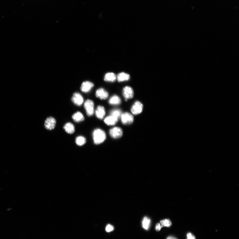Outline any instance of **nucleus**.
I'll return each instance as SVG.
<instances>
[{"mask_svg":"<svg viewBox=\"0 0 239 239\" xmlns=\"http://www.w3.org/2000/svg\"><path fill=\"white\" fill-rule=\"evenodd\" d=\"M93 137L94 143L96 145H99L105 141L106 136L104 131L100 129H97L94 131Z\"/></svg>","mask_w":239,"mask_h":239,"instance_id":"obj_1","label":"nucleus"},{"mask_svg":"<svg viewBox=\"0 0 239 239\" xmlns=\"http://www.w3.org/2000/svg\"><path fill=\"white\" fill-rule=\"evenodd\" d=\"M87 115L92 116L94 113V103L93 101L88 100L86 101L84 104Z\"/></svg>","mask_w":239,"mask_h":239,"instance_id":"obj_2","label":"nucleus"},{"mask_svg":"<svg viewBox=\"0 0 239 239\" xmlns=\"http://www.w3.org/2000/svg\"><path fill=\"white\" fill-rule=\"evenodd\" d=\"M121 118L122 123L125 125L131 124L133 122L134 120L133 116L130 113L128 112L122 114Z\"/></svg>","mask_w":239,"mask_h":239,"instance_id":"obj_3","label":"nucleus"},{"mask_svg":"<svg viewBox=\"0 0 239 239\" xmlns=\"http://www.w3.org/2000/svg\"><path fill=\"white\" fill-rule=\"evenodd\" d=\"M109 134L111 137L114 139H118L122 136L123 131L121 128L115 127L110 130Z\"/></svg>","mask_w":239,"mask_h":239,"instance_id":"obj_4","label":"nucleus"},{"mask_svg":"<svg viewBox=\"0 0 239 239\" xmlns=\"http://www.w3.org/2000/svg\"><path fill=\"white\" fill-rule=\"evenodd\" d=\"M143 108V105L141 102L136 101L132 106L131 111L132 114L137 115L142 113Z\"/></svg>","mask_w":239,"mask_h":239,"instance_id":"obj_5","label":"nucleus"},{"mask_svg":"<svg viewBox=\"0 0 239 239\" xmlns=\"http://www.w3.org/2000/svg\"><path fill=\"white\" fill-rule=\"evenodd\" d=\"M56 124V120L54 117H50L45 120L44 126L45 129L49 130H52L55 128Z\"/></svg>","mask_w":239,"mask_h":239,"instance_id":"obj_6","label":"nucleus"},{"mask_svg":"<svg viewBox=\"0 0 239 239\" xmlns=\"http://www.w3.org/2000/svg\"><path fill=\"white\" fill-rule=\"evenodd\" d=\"M134 93L133 89L131 87L129 86L125 87L123 90V95L125 100L127 101L130 99L134 96Z\"/></svg>","mask_w":239,"mask_h":239,"instance_id":"obj_7","label":"nucleus"},{"mask_svg":"<svg viewBox=\"0 0 239 239\" xmlns=\"http://www.w3.org/2000/svg\"><path fill=\"white\" fill-rule=\"evenodd\" d=\"M71 100L74 103L78 106H81L84 101V99L81 94L78 92L74 93Z\"/></svg>","mask_w":239,"mask_h":239,"instance_id":"obj_8","label":"nucleus"},{"mask_svg":"<svg viewBox=\"0 0 239 239\" xmlns=\"http://www.w3.org/2000/svg\"><path fill=\"white\" fill-rule=\"evenodd\" d=\"M109 96L108 92L103 88H100L96 91V96L97 97L101 100H105Z\"/></svg>","mask_w":239,"mask_h":239,"instance_id":"obj_9","label":"nucleus"},{"mask_svg":"<svg viewBox=\"0 0 239 239\" xmlns=\"http://www.w3.org/2000/svg\"><path fill=\"white\" fill-rule=\"evenodd\" d=\"M94 86L93 83L89 81H86L83 82L81 86V89L82 92L87 93L90 92Z\"/></svg>","mask_w":239,"mask_h":239,"instance_id":"obj_10","label":"nucleus"},{"mask_svg":"<svg viewBox=\"0 0 239 239\" xmlns=\"http://www.w3.org/2000/svg\"><path fill=\"white\" fill-rule=\"evenodd\" d=\"M106 114L105 108L102 106H98L96 111V115L98 118L102 119L104 118Z\"/></svg>","mask_w":239,"mask_h":239,"instance_id":"obj_11","label":"nucleus"},{"mask_svg":"<svg viewBox=\"0 0 239 239\" xmlns=\"http://www.w3.org/2000/svg\"><path fill=\"white\" fill-rule=\"evenodd\" d=\"M118 119L111 115L106 117L104 120L105 123L108 126H113L115 125L118 121Z\"/></svg>","mask_w":239,"mask_h":239,"instance_id":"obj_12","label":"nucleus"},{"mask_svg":"<svg viewBox=\"0 0 239 239\" xmlns=\"http://www.w3.org/2000/svg\"><path fill=\"white\" fill-rule=\"evenodd\" d=\"M63 129L68 134H72L75 132V128L74 125L71 123H67L64 125Z\"/></svg>","mask_w":239,"mask_h":239,"instance_id":"obj_13","label":"nucleus"},{"mask_svg":"<svg viewBox=\"0 0 239 239\" xmlns=\"http://www.w3.org/2000/svg\"><path fill=\"white\" fill-rule=\"evenodd\" d=\"M109 103L111 105H119L121 103V100L119 96L117 95H114L110 98Z\"/></svg>","mask_w":239,"mask_h":239,"instance_id":"obj_14","label":"nucleus"},{"mask_svg":"<svg viewBox=\"0 0 239 239\" xmlns=\"http://www.w3.org/2000/svg\"><path fill=\"white\" fill-rule=\"evenodd\" d=\"M72 119L75 122L78 123L84 121L85 118L82 113L80 112H77L75 113L72 116Z\"/></svg>","mask_w":239,"mask_h":239,"instance_id":"obj_15","label":"nucleus"},{"mask_svg":"<svg viewBox=\"0 0 239 239\" xmlns=\"http://www.w3.org/2000/svg\"><path fill=\"white\" fill-rule=\"evenodd\" d=\"M117 76L114 73H109L106 74L104 77V81L107 82H114L116 80Z\"/></svg>","mask_w":239,"mask_h":239,"instance_id":"obj_16","label":"nucleus"},{"mask_svg":"<svg viewBox=\"0 0 239 239\" xmlns=\"http://www.w3.org/2000/svg\"><path fill=\"white\" fill-rule=\"evenodd\" d=\"M117 78L118 81L121 82L129 80L130 78V76L127 74L121 73L117 75Z\"/></svg>","mask_w":239,"mask_h":239,"instance_id":"obj_17","label":"nucleus"},{"mask_svg":"<svg viewBox=\"0 0 239 239\" xmlns=\"http://www.w3.org/2000/svg\"><path fill=\"white\" fill-rule=\"evenodd\" d=\"M151 221L150 219L147 217H144L142 222V226L143 228L146 230H149L150 226Z\"/></svg>","mask_w":239,"mask_h":239,"instance_id":"obj_18","label":"nucleus"},{"mask_svg":"<svg viewBox=\"0 0 239 239\" xmlns=\"http://www.w3.org/2000/svg\"><path fill=\"white\" fill-rule=\"evenodd\" d=\"M86 140L84 136H78L75 139V143L78 146H82L86 143Z\"/></svg>","mask_w":239,"mask_h":239,"instance_id":"obj_19","label":"nucleus"},{"mask_svg":"<svg viewBox=\"0 0 239 239\" xmlns=\"http://www.w3.org/2000/svg\"><path fill=\"white\" fill-rule=\"evenodd\" d=\"M110 113L111 115L117 118L118 119L121 118L122 114V111L121 110L117 109L112 110Z\"/></svg>","mask_w":239,"mask_h":239,"instance_id":"obj_20","label":"nucleus"},{"mask_svg":"<svg viewBox=\"0 0 239 239\" xmlns=\"http://www.w3.org/2000/svg\"><path fill=\"white\" fill-rule=\"evenodd\" d=\"M160 223L162 227H170L172 225V223L169 219L162 220L161 221Z\"/></svg>","mask_w":239,"mask_h":239,"instance_id":"obj_21","label":"nucleus"},{"mask_svg":"<svg viewBox=\"0 0 239 239\" xmlns=\"http://www.w3.org/2000/svg\"><path fill=\"white\" fill-rule=\"evenodd\" d=\"M114 227L110 224H108L106 227V230L108 233L111 232L114 230Z\"/></svg>","mask_w":239,"mask_h":239,"instance_id":"obj_22","label":"nucleus"},{"mask_svg":"<svg viewBox=\"0 0 239 239\" xmlns=\"http://www.w3.org/2000/svg\"><path fill=\"white\" fill-rule=\"evenodd\" d=\"M187 239H196L194 235L191 233H188L187 235Z\"/></svg>","mask_w":239,"mask_h":239,"instance_id":"obj_23","label":"nucleus"},{"mask_svg":"<svg viewBox=\"0 0 239 239\" xmlns=\"http://www.w3.org/2000/svg\"><path fill=\"white\" fill-rule=\"evenodd\" d=\"M162 227H163L161 226L160 223H158L156 225V226H155V230L157 231H159L161 230Z\"/></svg>","mask_w":239,"mask_h":239,"instance_id":"obj_24","label":"nucleus"},{"mask_svg":"<svg viewBox=\"0 0 239 239\" xmlns=\"http://www.w3.org/2000/svg\"><path fill=\"white\" fill-rule=\"evenodd\" d=\"M167 239H177L175 237H173L170 236L167 238Z\"/></svg>","mask_w":239,"mask_h":239,"instance_id":"obj_25","label":"nucleus"}]
</instances>
